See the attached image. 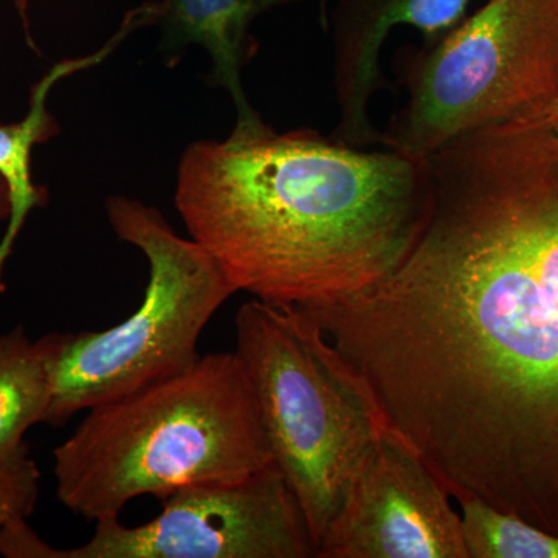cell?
Instances as JSON below:
<instances>
[{
	"mask_svg": "<svg viewBox=\"0 0 558 558\" xmlns=\"http://www.w3.org/2000/svg\"><path fill=\"white\" fill-rule=\"evenodd\" d=\"M427 160L395 269L299 311L451 498L558 535V124H488Z\"/></svg>",
	"mask_w": 558,
	"mask_h": 558,
	"instance_id": "obj_1",
	"label": "cell"
},
{
	"mask_svg": "<svg viewBox=\"0 0 558 558\" xmlns=\"http://www.w3.org/2000/svg\"><path fill=\"white\" fill-rule=\"evenodd\" d=\"M428 160L314 131L193 143L175 208L236 292L311 307L376 284L416 234Z\"/></svg>",
	"mask_w": 558,
	"mask_h": 558,
	"instance_id": "obj_2",
	"label": "cell"
},
{
	"mask_svg": "<svg viewBox=\"0 0 558 558\" xmlns=\"http://www.w3.org/2000/svg\"><path fill=\"white\" fill-rule=\"evenodd\" d=\"M57 497L87 521L119 519L145 495L240 481L274 464L247 373L236 352L194 365L87 410L53 451Z\"/></svg>",
	"mask_w": 558,
	"mask_h": 558,
	"instance_id": "obj_3",
	"label": "cell"
},
{
	"mask_svg": "<svg viewBox=\"0 0 558 558\" xmlns=\"http://www.w3.org/2000/svg\"><path fill=\"white\" fill-rule=\"evenodd\" d=\"M236 352L274 457L317 549L380 429L317 323L253 300L238 311ZM318 557V556H317Z\"/></svg>",
	"mask_w": 558,
	"mask_h": 558,
	"instance_id": "obj_4",
	"label": "cell"
},
{
	"mask_svg": "<svg viewBox=\"0 0 558 558\" xmlns=\"http://www.w3.org/2000/svg\"><path fill=\"white\" fill-rule=\"evenodd\" d=\"M106 211L117 236L148 259V286L138 310L120 325L57 332L51 427L190 368L201 357L202 332L236 293L207 250L180 238L159 209L113 196Z\"/></svg>",
	"mask_w": 558,
	"mask_h": 558,
	"instance_id": "obj_5",
	"label": "cell"
},
{
	"mask_svg": "<svg viewBox=\"0 0 558 558\" xmlns=\"http://www.w3.org/2000/svg\"><path fill=\"white\" fill-rule=\"evenodd\" d=\"M400 60L409 100L384 145L427 159L459 135L546 112L558 95V0H488Z\"/></svg>",
	"mask_w": 558,
	"mask_h": 558,
	"instance_id": "obj_6",
	"label": "cell"
},
{
	"mask_svg": "<svg viewBox=\"0 0 558 558\" xmlns=\"http://www.w3.org/2000/svg\"><path fill=\"white\" fill-rule=\"evenodd\" d=\"M156 519L97 521L86 545L54 549L32 532L22 558H317L299 499L277 465L240 481L179 488Z\"/></svg>",
	"mask_w": 558,
	"mask_h": 558,
	"instance_id": "obj_7",
	"label": "cell"
},
{
	"mask_svg": "<svg viewBox=\"0 0 558 558\" xmlns=\"http://www.w3.org/2000/svg\"><path fill=\"white\" fill-rule=\"evenodd\" d=\"M450 498L409 447L380 432L317 558H469Z\"/></svg>",
	"mask_w": 558,
	"mask_h": 558,
	"instance_id": "obj_8",
	"label": "cell"
},
{
	"mask_svg": "<svg viewBox=\"0 0 558 558\" xmlns=\"http://www.w3.org/2000/svg\"><path fill=\"white\" fill-rule=\"evenodd\" d=\"M473 0H333V86L340 108V123L333 140L365 148L381 143L384 132L371 123L368 105L380 87L379 54L388 33L398 25H411L436 44L464 20ZM326 0H323L325 9ZM322 9V13H323ZM325 27V28H326Z\"/></svg>",
	"mask_w": 558,
	"mask_h": 558,
	"instance_id": "obj_9",
	"label": "cell"
},
{
	"mask_svg": "<svg viewBox=\"0 0 558 558\" xmlns=\"http://www.w3.org/2000/svg\"><path fill=\"white\" fill-rule=\"evenodd\" d=\"M300 0H161L157 2V22L163 28L161 53L168 64H178L180 53L190 44L208 51L213 70L209 83L230 92L236 108L234 137H253L270 128L250 106L241 83L242 68L256 51L250 25L275 7Z\"/></svg>",
	"mask_w": 558,
	"mask_h": 558,
	"instance_id": "obj_10",
	"label": "cell"
},
{
	"mask_svg": "<svg viewBox=\"0 0 558 558\" xmlns=\"http://www.w3.org/2000/svg\"><path fill=\"white\" fill-rule=\"evenodd\" d=\"M142 25H145V22L138 11H132L124 20L120 32L100 51L80 60L62 61L50 69V72L33 89L31 110L24 120L20 123H0V178L9 185L11 207H13L9 229L0 241V293L3 292V263L9 258L28 213L35 208L46 207L47 196H49L47 189L32 182L31 159L32 150L38 143L47 142L60 132L57 121L47 109V98L51 87L72 73L100 64L116 50L121 40Z\"/></svg>",
	"mask_w": 558,
	"mask_h": 558,
	"instance_id": "obj_11",
	"label": "cell"
},
{
	"mask_svg": "<svg viewBox=\"0 0 558 558\" xmlns=\"http://www.w3.org/2000/svg\"><path fill=\"white\" fill-rule=\"evenodd\" d=\"M57 332L31 340L22 326L0 333V461L28 449L25 433L46 424Z\"/></svg>",
	"mask_w": 558,
	"mask_h": 558,
	"instance_id": "obj_12",
	"label": "cell"
},
{
	"mask_svg": "<svg viewBox=\"0 0 558 558\" xmlns=\"http://www.w3.org/2000/svg\"><path fill=\"white\" fill-rule=\"evenodd\" d=\"M469 558H558V535L476 498L458 501Z\"/></svg>",
	"mask_w": 558,
	"mask_h": 558,
	"instance_id": "obj_13",
	"label": "cell"
},
{
	"mask_svg": "<svg viewBox=\"0 0 558 558\" xmlns=\"http://www.w3.org/2000/svg\"><path fill=\"white\" fill-rule=\"evenodd\" d=\"M40 472L28 449L0 461V531L28 520L39 498Z\"/></svg>",
	"mask_w": 558,
	"mask_h": 558,
	"instance_id": "obj_14",
	"label": "cell"
},
{
	"mask_svg": "<svg viewBox=\"0 0 558 558\" xmlns=\"http://www.w3.org/2000/svg\"><path fill=\"white\" fill-rule=\"evenodd\" d=\"M11 196L9 185H7L5 180L0 178V223L3 220L11 218Z\"/></svg>",
	"mask_w": 558,
	"mask_h": 558,
	"instance_id": "obj_15",
	"label": "cell"
},
{
	"mask_svg": "<svg viewBox=\"0 0 558 558\" xmlns=\"http://www.w3.org/2000/svg\"><path fill=\"white\" fill-rule=\"evenodd\" d=\"M546 113H548V116L550 117V119H553L554 121H556V123L558 124V95H557L556 100H554L553 102H550L549 108H548V109H546Z\"/></svg>",
	"mask_w": 558,
	"mask_h": 558,
	"instance_id": "obj_16",
	"label": "cell"
}]
</instances>
